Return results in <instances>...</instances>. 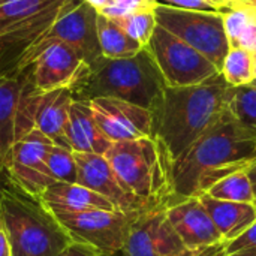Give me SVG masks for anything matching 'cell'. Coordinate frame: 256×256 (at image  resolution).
Instances as JSON below:
<instances>
[{
  "instance_id": "cell-1",
  "label": "cell",
  "mask_w": 256,
  "mask_h": 256,
  "mask_svg": "<svg viewBox=\"0 0 256 256\" xmlns=\"http://www.w3.org/2000/svg\"><path fill=\"white\" fill-rule=\"evenodd\" d=\"M256 162V129L242 123L230 108L189 150L172 162L177 201L195 198L216 182Z\"/></svg>"
},
{
  "instance_id": "cell-2",
  "label": "cell",
  "mask_w": 256,
  "mask_h": 256,
  "mask_svg": "<svg viewBox=\"0 0 256 256\" xmlns=\"http://www.w3.org/2000/svg\"><path fill=\"white\" fill-rule=\"evenodd\" d=\"M234 87L224 76L188 87H165L152 110L153 136L177 160L231 108Z\"/></svg>"
},
{
  "instance_id": "cell-3",
  "label": "cell",
  "mask_w": 256,
  "mask_h": 256,
  "mask_svg": "<svg viewBox=\"0 0 256 256\" xmlns=\"http://www.w3.org/2000/svg\"><path fill=\"white\" fill-rule=\"evenodd\" d=\"M166 84L150 52L142 48L128 58L102 57L90 68L87 78L72 92L74 99L116 98L153 110Z\"/></svg>"
},
{
  "instance_id": "cell-4",
  "label": "cell",
  "mask_w": 256,
  "mask_h": 256,
  "mask_svg": "<svg viewBox=\"0 0 256 256\" xmlns=\"http://www.w3.org/2000/svg\"><path fill=\"white\" fill-rule=\"evenodd\" d=\"M105 158L124 186L150 208H166L177 202L172 159L154 136L114 142Z\"/></svg>"
},
{
  "instance_id": "cell-5",
  "label": "cell",
  "mask_w": 256,
  "mask_h": 256,
  "mask_svg": "<svg viewBox=\"0 0 256 256\" xmlns=\"http://www.w3.org/2000/svg\"><path fill=\"white\" fill-rule=\"evenodd\" d=\"M0 222L12 256H56L72 243L51 210L6 178L0 183Z\"/></svg>"
},
{
  "instance_id": "cell-6",
  "label": "cell",
  "mask_w": 256,
  "mask_h": 256,
  "mask_svg": "<svg viewBox=\"0 0 256 256\" xmlns=\"http://www.w3.org/2000/svg\"><path fill=\"white\" fill-rule=\"evenodd\" d=\"M154 16L158 26L186 42L201 52L220 72L230 51V40L224 27V14L183 10L156 4Z\"/></svg>"
},
{
  "instance_id": "cell-7",
  "label": "cell",
  "mask_w": 256,
  "mask_h": 256,
  "mask_svg": "<svg viewBox=\"0 0 256 256\" xmlns=\"http://www.w3.org/2000/svg\"><path fill=\"white\" fill-rule=\"evenodd\" d=\"M72 243H81L100 256L123 252L130 228L141 213L118 210H87L78 213L52 212Z\"/></svg>"
},
{
  "instance_id": "cell-8",
  "label": "cell",
  "mask_w": 256,
  "mask_h": 256,
  "mask_svg": "<svg viewBox=\"0 0 256 256\" xmlns=\"http://www.w3.org/2000/svg\"><path fill=\"white\" fill-rule=\"evenodd\" d=\"M44 93L38 92L30 68L14 75H0V166L14 146L34 129Z\"/></svg>"
},
{
  "instance_id": "cell-9",
  "label": "cell",
  "mask_w": 256,
  "mask_h": 256,
  "mask_svg": "<svg viewBox=\"0 0 256 256\" xmlns=\"http://www.w3.org/2000/svg\"><path fill=\"white\" fill-rule=\"evenodd\" d=\"M146 50L159 68L166 87L196 86L220 74L201 52L160 26H156Z\"/></svg>"
},
{
  "instance_id": "cell-10",
  "label": "cell",
  "mask_w": 256,
  "mask_h": 256,
  "mask_svg": "<svg viewBox=\"0 0 256 256\" xmlns=\"http://www.w3.org/2000/svg\"><path fill=\"white\" fill-rule=\"evenodd\" d=\"M68 0L46 8L39 15L0 34V75H14L32 66Z\"/></svg>"
},
{
  "instance_id": "cell-11",
  "label": "cell",
  "mask_w": 256,
  "mask_h": 256,
  "mask_svg": "<svg viewBox=\"0 0 256 256\" xmlns=\"http://www.w3.org/2000/svg\"><path fill=\"white\" fill-rule=\"evenodd\" d=\"M123 256H219L222 249L208 252L189 250L170 224L165 208H153L141 213L134 222Z\"/></svg>"
},
{
  "instance_id": "cell-12",
  "label": "cell",
  "mask_w": 256,
  "mask_h": 256,
  "mask_svg": "<svg viewBox=\"0 0 256 256\" xmlns=\"http://www.w3.org/2000/svg\"><path fill=\"white\" fill-rule=\"evenodd\" d=\"M90 66L80 52L62 40L44 45L30 66L33 86L40 93L68 88L74 92L88 75Z\"/></svg>"
},
{
  "instance_id": "cell-13",
  "label": "cell",
  "mask_w": 256,
  "mask_h": 256,
  "mask_svg": "<svg viewBox=\"0 0 256 256\" xmlns=\"http://www.w3.org/2000/svg\"><path fill=\"white\" fill-rule=\"evenodd\" d=\"M51 146L54 144L38 129L30 130L14 146L4 160L3 172L6 180L20 192L39 200L51 184L45 168L46 153Z\"/></svg>"
},
{
  "instance_id": "cell-14",
  "label": "cell",
  "mask_w": 256,
  "mask_h": 256,
  "mask_svg": "<svg viewBox=\"0 0 256 256\" xmlns=\"http://www.w3.org/2000/svg\"><path fill=\"white\" fill-rule=\"evenodd\" d=\"M87 102L99 129L111 144L153 136L150 110L116 98H93Z\"/></svg>"
},
{
  "instance_id": "cell-15",
  "label": "cell",
  "mask_w": 256,
  "mask_h": 256,
  "mask_svg": "<svg viewBox=\"0 0 256 256\" xmlns=\"http://www.w3.org/2000/svg\"><path fill=\"white\" fill-rule=\"evenodd\" d=\"M78 168L76 183L96 192L123 213H144L150 208L120 180L105 154L74 153Z\"/></svg>"
},
{
  "instance_id": "cell-16",
  "label": "cell",
  "mask_w": 256,
  "mask_h": 256,
  "mask_svg": "<svg viewBox=\"0 0 256 256\" xmlns=\"http://www.w3.org/2000/svg\"><path fill=\"white\" fill-rule=\"evenodd\" d=\"M96 18L98 10L86 0H68L50 30L48 42L62 40L70 45L92 68L102 58Z\"/></svg>"
},
{
  "instance_id": "cell-17",
  "label": "cell",
  "mask_w": 256,
  "mask_h": 256,
  "mask_svg": "<svg viewBox=\"0 0 256 256\" xmlns=\"http://www.w3.org/2000/svg\"><path fill=\"white\" fill-rule=\"evenodd\" d=\"M165 214L189 250L208 252L225 248L222 236L198 196L171 204L165 208Z\"/></svg>"
},
{
  "instance_id": "cell-18",
  "label": "cell",
  "mask_w": 256,
  "mask_h": 256,
  "mask_svg": "<svg viewBox=\"0 0 256 256\" xmlns=\"http://www.w3.org/2000/svg\"><path fill=\"white\" fill-rule=\"evenodd\" d=\"M66 138L74 153L105 154L111 142L99 129L87 100L74 99L69 111Z\"/></svg>"
},
{
  "instance_id": "cell-19",
  "label": "cell",
  "mask_w": 256,
  "mask_h": 256,
  "mask_svg": "<svg viewBox=\"0 0 256 256\" xmlns=\"http://www.w3.org/2000/svg\"><path fill=\"white\" fill-rule=\"evenodd\" d=\"M72 102L74 94L68 88L45 93L40 99L34 120V129L45 135L54 146L68 150H70V147L66 138V129Z\"/></svg>"
},
{
  "instance_id": "cell-20",
  "label": "cell",
  "mask_w": 256,
  "mask_h": 256,
  "mask_svg": "<svg viewBox=\"0 0 256 256\" xmlns=\"http://www.w3.org/2000/svg\"><path fill=\"white\" fill-rule=\"evenodd\" d=\"M51 212L78 213L87 210H116L111 202L78 183H52L38 200Z\"/></svg>"
},
{
  "instance_id": "cell-21",
  "label": "cell",
  "mask_w": 256,
  "mask_h": 256,
  "mask_svg": "<svg viewBox=\"0 0 256 256\" xmlns=\"http://www.w3.org/2000/svg\"><path fill=\"white\" fill-rule=\"evenodd\" d=\"M198 198L210 214L225 244L238 238L256 222V207L254 202L219 201L208 195H200Z\"/></svg>"
},
{
  "instance_id": "cell-22",
  "label": "cell",
  "mask_w": 256,
  "mask_h": 256,
  "mask_svg": "<svg viewBox=\"0 0 256 256\" xmlns=\"http://www.w3.org/2000/svg\"><path fill=\"white\" fill-rule=\"evenodd\" d=\"M96 28L100 52L105 58H128L142 50V46L128 36L126 32L111 18L98 14Z\"/></svg>"
},
{
  "instance_id": "cell-23",
  "label": "cell",
  "mask_w": 256,
  "mask_h": 256,
  "mask_svg": "<svg viewBox=\"0 0 256 256\" xmlns=\"http://www.w3.org/2000/svg\"><path fill=\"white\" fill-rule=\"evenodd\" d=\"M202 195H208L213 200L230 202L252 204L255 201V192L246 171H237L230 176H225L212 188H208V190Z\"/></svg>"
},
{
  "instance_id": "cell-24",
  "label": "cell",
  "mask_w": 256,
  "mask_h": 256,
  "mask_svg": "<svg viewBox=\"0 0 256 256\" xmlns=\"http://www.w3.org/2000/svg\"><path fill=\"white\" fill-rule=\"evenodd\" d=\"M62 0H4L0 3V34L39 15Z\"/></svg>"
},
{
  "instance_id": "cell-25",
  "label": "cell",
  "mask_w": 256,
  "mask_h": 256,
  "mask_svg": "<svg viewBox=\"0 0 256 256\" xmlns=\"http://www.w3.org/2000/svg\"><path fill=\"white\" fill-rule=\"evenodd\" d=\"M220 75L234 88L252 84L255 74L250 51L240 46H231L224 60Z\"/></svg>"
},
{
  "instance_id": "cell-26",
  "label": "cell",
  "mask_w": 256,
  "mask_h": 256,
  "mask_svg": "<svg viewBox=\"0 0 256 256\" xmlns=\"http://www.w3.org/2000/svg\"><path fill=\"white\" fill-rule=\"evenodd\" d=\"M46 176L52 183H76L78 168L72 150L51 146L45 159Z\"/></svg>"
},
{
  "instance_id": "cell-27",
  "label": "cell",
  "mask_w": 256,
  "mask_h": 256,
  "mask_svg": "<svg viewBox=\"0 0 256 256\" xmlns=\"http://www.w3.org/2000/svg\"><path fill=\"white\" fill-rule=\"evenodd\" d=\"M114 21L126 32L128 36H130L142 48L147 46V44L150 42V38L158 26L156 16H154V9L135 12V14L126 15V16H122V18H116Z\"/></svg>"
},
{
  "instance_id": "cell-28",
  "label": "cell",
  "mask_w": 256,
  "mask_h": 256,
  "mask_svg": "<svg viewBox=\"0 0 256 256\" xmlns=\"http://www.w3.org/2000/svg\"><path fill=\"white\" fill-rule=\"evenodd\" d=\"M231 110L236 114V117L256 129V87L249 86H242L234 88L232 100H231Z\"/></svg>"
},
{
  "instance_id": "cell-29",
  "label": "cell",
  "mask_w": 256,
  "mask_h": 256,
  "mask_svg": "<svg viewBox=\"0 0 256 256\" xmlns=\"http://www.w3.org/2000/svg\"><path fill=\"white\" fill-rule=\"evenodd\" d=\"M156 8L154 0H106V3L98 10V14L116 20L135 12L150 10Z\"/></svg>"
},
{
  "instance_id": "cell-30",
  "label": "cell",
  "mask_w": 256,
  "mask_h": 256,
  "mask_svg": "<svg viewBox=\"0 0 256 256\" xmlns=\"http://www.w3.org/2000/svg\"><path fill=\"white\" fill-rule=\"evenodd\" d=\"M156 4L168 6L174 9H183V10H201V12H230L231 8L214 2V0H154Z\"/></svg>"
},
{
  "instance_id": "cell-31",
  "label": "cell",
  "mask_w": 256,
  "mask_h": 256,
  "mask_svg": "<svg viewBox=\"0 0 256 256\" xmlns=\"http://www.w3.org/2000/svg\"><path fill=\"white\" fill-rule=\"evenodd\" d=\"M224 254L226 256H256V222L238 238L226 243Z\"/></svg>"
},
{
  "instance_id": "cell-32",
  "label": "cell",
  "mask_w": 256,
  "mask_h": 256,
  "mask_svg": "<svg viewBox=\"0 0 256 256\" xmlns=\"http://www.w3.org/2000/svg\"><path fill=\"white\" fill-rule=\"evenodd\" d=\"M56 256H100L96 250H93L92 248L81 244V243H70L69 246H66L60 254Z\"/></svg>"
},
{
  "instance_id": "cell-33",
  "label": "cell",
  "mask_w": 256,
  "mask_h": 256,
  "mask_svg": "<svg viewBox=\"0 0 256 256\" xmlns=\"http://www.w3.org/2000/svg\"><path fill=\"white\" fill-rule=\"evenodd\" d=\"M0 256H12L10 246H9V240L6 237V232L3 230L2 222H0Z\"/></svg>"
},
{
  "instance_id": "cell-34",
  "label": "cell",
  "mask_w": 256,
  "mask_h": 256,
  "mask_svg": "<svg viewBox=\"0 0 256 256\" xmlns=\"http://www.w3.org/2000/svg\"><path fill=\"white\" fill-rule=\"evenodd\" d=\"M249 178H250V183H252V188H254V192H255V198H256V162L246 171Z\"/></svg>"
},
{
  "instance_id": "cell-35",
  "label": "cell",
  "mask_w": 256,
  "mask_h": 256,
  "mask_svg": "<svg viewBox=\"0 0 256 256\" xmlns=\"http://www.w3.org/2000/svg\"><path fill=\"white\" fill-rule=\"evenodd\" d=\"M228 3H231L232 6L236 8H240V6H250L249 0H226Z\"/></svg>"
},
{
  "instance_id": "cell-36",
  "label": "cell",
  "mask_w": 256,
  "mask_h": 256,
  "mask_svg": "<svg viewBox=\"0 0 256 256\" xmlns=\"http://www.w3.org/2000/svg\"><path fill=\"white\" fill-rule=\"evenodd\" d=\"M86 2H87V3H90L96 10H99V9L106 3V0H86Z\"/></svg>"
},
{
  "instance_id": "cell-37",
  "label": "cell",
  "mask_w": 256,
  "mask_h": 256,
  "mask_svg": "<svg viewBox=\"0 0 256 256\" xmlns=\"http://www.w3.org/2000/svg\"><path fill=\"white\" fill-rule=\"evenodd\" d=\"M250 54H252V62H254V74H255V78H256V44H255V46H254V50L250 51Z\"/></svg>"
},
{
  "instance_id": "cell-38",
  "label": "cell",
  "mask_w": 256,
  "mask_h": 256,
  "mask_svg": "<svg viewBox=\"0 0 256 256\" xmlns=\"http://www.w3.org/2000/svg\"><path fill=\"white\" fill-rule=\"evenodd\" d=\"M214 2H219V3H222V4H225V6L231 8V9H236V6H232V4H231V3H228L226 0H214Z\"/></svg>"
},
{
  "instance_id": "cell-39",
  "label": "cell",
  "mask_w": 256,
  "mask_h": 256,
  "mask_svg": "<svg viewBox=\"0 0 256 256\" xmlns=\"http://www.w3.org/2000/svg\"><path fill=\"white\" fill-rule=\"evenodd\" d=\"M4 178H6V177H4V172H3V168L0 166V183H2V182H3Z\"/></svg>"
},
{
  "instance_id": "cell-40",
  "label": "cell",
  "mask_w": 256,
  "mask_h": 256,
  "mask_svg": "<svg viewBox=\"0 0 256 256\" xmlns=\"http://www.w3.org/2000/svg\"><path fill=\"white\" fill-rule=\"evenodd\" d=\"M249 3H250V6H255L256 8V0H249Z\"/></svg>"
},
{
  "instance_id": "cell-41",
  "label": "cell",
  "mask_w": 256,
  "mask_h": 256,
  "mask_svg": "<svg viewBox=\"0 0 256 256\" xmlns=\"http://www.w3.org/2000/svg\"><path fill=\"white\" fill-rule=\"evenodd\" d=\"M252 86H255V87H256V78L254 80V81H252Z\"/></svg>"
},
{
  "instance_id": "cell-42",
  "label": "cell",
  "mask_w": 256,
  "mask_h": 256,
  "mask_svg": "<svg viewBox=\"0 0 256 256\" xmlns=\"http://www.w3.org/2000/svg\"><path fill=\"white\" fill-rule=\"evenodd\" d=\"M254 206H255V207H256V198H255V201H254Z\"/></svg>"
},
{
  "instance_id": "cell-43",
  "label": "cell",
  "mask_w": 256,
  "mask_h": 256,
  "mask_svg": "<svg viewBox=\"0 0 256 256\" xmlns=\"http://www.w3.org/2000/svg\"><path fill=\"white\" fill-rule=\"evenodd\" d=\"M219 256H226V255H225V254H222V255H219Z\"/></svg>"
},
{
  "instance_id": "cell-44",
  "label": "cell",
  "mask_w": 256,
  "mask_h": 256,
  "mask_svg": "<svg viewBox=\"0 0 256 256\" xmlns=\"http://www.w3.org/2000/svg\"><path fill=\"white\" fill-rule=\"evenodd\" d=\"M2 2H4V0H0V3H2Z\"/></svg>"
}]
</instances>
